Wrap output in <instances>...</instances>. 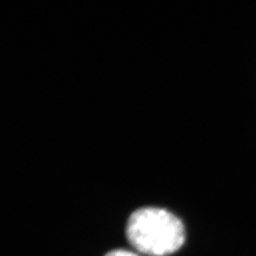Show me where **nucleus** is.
Here are the masks:
<instances>
[{"instance_id": "obj_1", "label": "nucleus", "mask_w": 256, "mask_h": 256, "mask_svg": "<svg viewBox=\"0 0 256 256\" xmlns=\"http://www.w3.org/2000/svg\"><path fill=\"white\" fill-rule=\"evenodd\" d=\"M127 238L136 250L150 256H166L178 252L186 240L182 222L162 208H142L127 224Z\"/></svg>"}, {"instance_id": "obj_2", "label": "nucleus", "mask_w": 256, "mask_h": 256, "mask_svg": "<svg viewBox=\"0 0 256 256\" xmlns=\"http://www.w3.org/2000/svg\"><path fill=\"white\" fill-rule=\"evenodd\" d=\"M106 256H139V255L126 250H114L108 253Z\"/></svg>"}]
</instances>
